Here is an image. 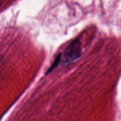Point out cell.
Listing matches in <instances>:
<instances>
[{"label": "cell", "instance_id": "cell-1", "mask_svg": "<svg viewBox=\"0 0 121 121\" xmlns=\"http://www.w3.org/2000/svg\"><path fill=\"white\" fill-rule=\"evenodd\" d=\"M82 54L80 43L78 39L71 41L64 52L63 56H61V60L65 64L73 62L79 59Z\"/></svg>", "mask_w": 121, "mask_h": 121}, {"label": "cell", "instance_id": "cell-2", "mask_svg": "<svg viewBox=\"0 0 121 121\" xmlns=\"http://www.w3.org/2000/svg\"><path fill=\"white\" fill-rule=\"evenodd\" d=\"M61 53H60V54H59V55L56 57V59L54 60V62H53V63L52 64L51 67L50 69H48L47 73H49V72H52V71L53 70L54 68H56V67L57 66L59 65V63H60V60H61Z\"/></svg>", "mask_w": 121, "mask_h": 121}]
</instances>
